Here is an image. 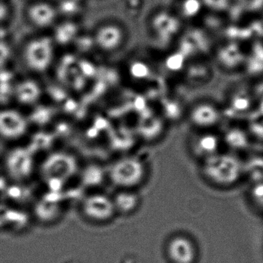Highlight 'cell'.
<instances>
[{"instance_id":"obj_1","label":"cell","mask_w":263,"mask_h":263,"mask_svg":"<svg viewBox=\"0 0 263 263\" xmlns=\"http://www.w3.org/2000/svg\"><path fill=\"white\" fill-rule=\"evenodd\" d=\"M202 162L204 178L215 188L231 189L245 179V161L239 154L223 150Z\"/></svg>"},{"instance_id":"obj_2","label":"cell","mask_w":263,"mask_h":263,"mask_svg":"<svg viewBox=\"0 0 263 263\" xmlns=\"http://www.w3.org/2000/svg\"><path fill=\"white\" fill-rule=\"evenodd\" d=\"M55 46L51 36L41 34L29 39L22 48L23 66L32 74L47 72L55 61Z\"/></svg>"},{"instance_id":"obj_3","label":"cell","mask_w":263,"mask_h":263,"mask_svg":"<svg viewBox=\"0 0 263 263\" xmlns=\"http://www.w3.org/2000/svg\"><path fill=\"white\" fill-rule=\"evenodd\" d=\"M128 36L124 25L116 20H106L99 23L92 31V44L102 54L112 55L124 47Z\"/></svg>"},{"instance_id":"obj_4","label":"cell","mask_w":263,"mask_h":263,"mask_svg":"<svg viewBox=\"0 0 263 263\" xmlns=\"http://www.w3.org/2000/svg\"><path fill=\"white\" fill-rule=\"evenodd\" d=\"M29 117L20 110L11 107L0 108V140L16 143L29 132Z\"/></svg>"},{"instance_id":"obj_5","label":"cell","mask_w":263,"mask_h":263,"mask_svg":"<svg viewBox=\"0 0 263 263\" xmlns=\"http://www.w3.org/2000/svg\"><path fill=\"white\" fill-rule=\"evenodd\" d=\"M26 20L37 30L52 29L59 22L60 12L57 5L48 0H32L26 7Z\"/></svg>"},{"instance_id":"obj_6","label":"cell","mask_w":263,"mask_h":263,"mask_svg":"<svg viewBox=\"0 0 263 263\" xmlns=\"http://www.w3.org/2000/svg\"><path fill=\"white\" fill-rule=\"evenodd\" d=\"M6 174L15 182L26 181L33 170V159L30 150L26 147L11 149L5 156L3 162Z\"/></svg>"},{"instance_id":"obj_7","label":"cell","mask_w":263,"mask_h":263,"mask_svg":"<svg viewBox=\"0 0 263 263\" xmlns=\"http://www.w3.org/2000/svg\"><path fill=\"white\" fill-rule=\"evenodd\" d=\"M225 112L216 103L209 100L198 102L192 108V124L201 131H216L223 122Z\"/></svg>"},{"instance_id":"obj_8","label":"cell","mask_w":263,"mask_h":263,"mask_svg":"<svg viewBox=\"0 0 263 263\" xmlns=\"http://www.w3.org/2000/svg\"><path fill=\"white\" fill-rule=\"evenodd\" d=\"M43 95L41 84L32 78H25L15 82L12 99L22 106H34Z\"/></svg>"},{"instance_id":"obj_9","label":"cell","mask_w":263,"mask_h":263,"mask_svg":"<svg viewBox=\"0 0 263 263\" xmlns=\"http://www.w3.org/2000/svg\"><path fill=\"white\" fill-rule=\"evenodd\" d=\"M181 21L176 12L161 11L152 22L153 32L159 40H171L180 29Z\"/></svg>"},{"instance_id":"obj_10","label":"cell","mask_w":263,"mask_h":263,"mask_svg":"<svg viewBox=\"0 0 263 263\" xmlns=\"http://www.w3.org/2000/svg\"><path fill=\"white\" fill-rule=\"evenodd\" d=\"M202 134L196 138L195 151L202 161L223 151V142L220 133L216 131H202Z\"/></svg>"},{"instance_id":"obj_11","label":"cell","mask_w":263,"mask_h":263,"mask_svg":"<svg viewBox=\"0 0 263 263\" xmlns=\"http://www.w3.org/2000/svg\"><path fill=\"white\" fill-rule=\"evenodd\" d=\"M222 135L224 150L239 154L241 151L248 149L250 137L248 131L238 127H231L226 130Z\"/></svg>"},{"instance_id":"obj_12","label":"cell","mask_w":263,"mask_h":263,"mask_svg":"<svg viewBox=\"0 0 263 263\" xmlns=\"http://www.w3.org/2000/svg\"><path fill=\"white\" fill-rule=\"evenodd\" d=\"M174 241L170 247L172 259L176 263H195L197 259V250L194 244L185 239Z\"/></svg>"},{"instance_id":"obj_13","label":"cell","mask_w":263,"mask_h":263,"mask_svg":"<svg viewBox=\"0 0 263 263\" xmlns=\"http://www.w3.org/2000/svg\"><path fill=\"white\" fill-rule=\"evenodd\" d=\"M203 9L202 0H180L176 14L181 20H191L199 16Z\"/></svg>"},{"instance_id":"obj_14","label":"cell","mask_w":263,"mask_h":263,"mask_svg":"<svg viewBox=\"0 0 263 263\" xmlns=\"http://www.w3.org/2000/svg\"><path fill=\"white\" fill-rule=\"evenodd\" d=\"M248 196L252 206L256 211L263 213V180L253 182Z\"/></svg>"},{"instance_id":"obj_15","label":"cell","mask_w":263,"mask_h":263,"mask_svg":"<svg viewBox=\"0 0 263 263\" xmlns=\"http://www.w3.org/2000/svg\"><path fill=\"white\" fill-rule=\"evenodd\" d=\"M202 2L205 9L212 12H222L230 8L232 0H202Z\"/></svg>"},{"instance_id":"obj_16","label":"cell","mask_w":263,"mask_h":263,"mask_svg":"<svg viewBox=\"0 0 263 263\" xmlns=\"http://www.w3.org/2000/svg\"><path fill=\"white\" fill-rule=\"evenodd\" d=\"M12 49L7 43L0 42V71L7 66V63L12 57Z\"/></svg>"},{"instance_id":"obj_17","label":"cell","mask_w":263,"mask_h":263,"mask_svg":"<svg viewBox=\"0 0 263 263\" xmlns=\"http://www.w3.org/2000/svg\"><path fill=\"white\" fill-rule=\"evenodd\" d=\"M11 7L6 0H0V26L5 24L11 16Z\"/></svg>"}]
</instances>
